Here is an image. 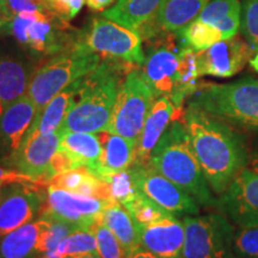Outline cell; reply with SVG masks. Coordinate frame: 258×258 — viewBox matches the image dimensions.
Masks as SVG:
<instances>
[{"instance_id": "obj_1", "label": "cell", "mask_w": 258, "mask_h": 258, "mask_svg": "<svg viewBox=\"0 0 258 258\" xmlns=\"http://www.w3.org/2000/svg\"><path fill=\"white\" fill-rule=\"evenodd\" d=\"M190 147L213 192L221 195L247 165L243 138L225 121L189 105L182 116Z\"/></svg>"}, {"instance_id": "obj_2", "label": "cell", "mask_w": 258, "mask_h": 258, "mask_svg": "<svg viewBox=\"0 0 258 258\" xmlns=\"http://www.w3.org/2000/svg\"><path fill=\"white\" fill-rule=\"evenodd\" d=\"M148 165L185 190L201 207H218V200L190 147L182 120H175L169 125L151 153Z\"/></svg>"}, {"instance_id": "obj_3", "label": "cell", "mask_w": 258, "mask_h": 258, "mask_svg": "<svg viewBox=\"0 0 258 258\" xmlns=\"http://www.w3.org/2000/svg\"><path fill=\"white\" fill-rule=\"evenodd\" d=\"M121 83L117 66L101 62L82 79L78 93L57 132L97 134L108 131Z\"/></svg>"}, {"instance_id": "obj_4", "label": "cell", "mask_w": 258, "mask_h": 258, "mask_svg": "<svg viewBox=\"0 0 258 258\" xmlns=\"http://www.w3.org/2000/svg\"><path fill=\"white\" fill-rule=\"evenodd\" d=\"M189 105L246 131L258 132V79L227 84H202L189 97Z\"/></svg>"}, {"instance_id": "obj_5", "label": "cell", "mask_w": 258, "mask_h": 258, "mask_svg": "<svg viewBox=\"0 0 258 258\" xmlns=\"http://www.w3.org/2000/svg\"><path fill=\"white\" fill-rule=\"evenodd\" d=\"M101 64V55L77 44L61 51L32 74L27 95L37 108V114L62 90L93 72Z\"/></svg>"}, {"instance_id": "obj_6", "label": "cell", "mask_w": 258, "mask_h": 258, "mask_svg": "<svg viewBox=\"0 0 258 258\" xmlns=\"http://www.w3.org/2000/svg\"><path fill=\"white\" fill-rule=\"evenodd\" d=\"M8 31L25 49L42 56L56 55L78 42V38L73 36V29L69 22H64L51 10L15 15Z\"/></svg>"}, {"instance_id": "obj_7", "label": "cell", "mask_w": 258, "mask_h": 258, "mask_svg": "<svg viewBox=\"0 0 258 258\" xmlns=\"http://www.w3.org/2000/svg\"><path fill=\"white\" fill-rule=\"evenodd\" d=\"M183 258H234L235 230L225 214L188 215L183 218Z\"/></svg>"}, {"instance_id": "obj_8", "label": "cell", "mask_w": 258, "mask_h": 258, "mask_svg": "<svg viewBox=\"0 0 258 258\" xmlns=\"http://www.w3.org/2000/svg\"><path fill=\"white\" fill-rule=\"evenodd\" d=\"M154 98L143 72L131 71L121 83L108 131L138 144Z\"/></svg>"}, {"instance_id": "obj_9", "label": "cell", "mask_w": 258, "mask_h": 258, "mask_svg": "<svg viewBox=\"0 0 258 258\" xmlns=\"http://www.w3.org/2000/svg\"><path fill=\"white\" fill-rule=\"evenodd\" d=\"M78 44L99 55L125 63L144 66L146 56L140 31L106 18H95Z\"/></svg>"}, {"instance_id": "obj_10", "label": "cell", "mask_w": 258, "mask_h": 258, "mask_svg": "<svg viewBox=\"0 0 258 258\" xmlns=\"http://www.w3.org/2000/svg\"><path fill=\"white\" fill-rule=\"evenodd\" d=\"M129 172L139 191L170 214L184 218L200 213L201 206L191 195L151 165L134 163L129 167Z\"/></svg>"}, {"instance_id": "obj_11", "label": "cell", "mask_w": 258, "mask_h": 258, "mask_svg": "<svg viewBox=\"0 0 258 258\" xmlns=\"http://www.w3.org/2000/svg\"><path fill=\"white\" fill-rule=\"evenodd\" d=\"M110 201L89 198L49 185L40 215L66 222L76 228L91 230L97 222L102 221L103 212Z\"/></svg>"}, {"instance_id": "obj_12", "label": "cell", "mask_w": 258, "mask_h": 258, "mask_svg": "<svg viewBox=\"0 0 258 258\" xmlns=\"http://www.w3.org/2000/svg\"><path fill=\"white\" fill-rule=\"evenodd\" d=\"M218 200V208L239 228L258 227V172L245 167Z\"/></svg>"}, {"instance_id": "obj_13", "label": "cell", "mask_w": 258, "mask_h": 258, "mask_svg": "<svg viewBox=\"0 0 258 258\" xmlns=\"http://www.w3.org/2000/svg\"><path fill=\"white\" fill-rule=\"evenodd\" d=\"M254 51L246 41L235 36L213 44L208 49L196 51L200 76L230 78L250 62Z\"/></svg>"}, {"instance_id": "obj_14", "label": "cell", "mask_w": 258, "mask_h": 258, "mask_svg": "<svg viewBox=\"0 0 258 258\" xmlns=\"http://www.w3.org/2000/svg\"><path fill=\"white\" fill-rule=\"evenodd\" d=\"M60 147L57 132L28 139L8 157L10 167L30 176L40 184L49 182L50 164Z\"/></svg>"}, {"instance_id": "obj_15", "label": "cell", "mask_w": 258, "mask_h": 258, "mask_svg": "<svg viewBox=\"0 0 258 258\" xmlns=\"http://www.w3.org/2000/svg\"><path fill=\"white\" fill-rule=\"evenodd\" d=\"M37 188L27 184L8 186L0 200V239L41 214L46 199Z\"/></svg>"}, {"instance_id": "obj_16", "label": "cell", "mask_w": 258, "mask_h": 258, "mask_svg": "<svg viewBox=\"0 0 258 258\" xmlns=\"http://www.w3.org/2000/svg\"><path fill=\"white\" fill-rule=\"evenodd\" d=\"M51 227L50 219L40 215L0 239V258H43Z\"/></svg>"}, {"instance_id": "obj_17", "label": "cell", "mask_w": 258, "mask_h": 258, "mask_svg": "<svg viewBox=\"0 0 258 258\" xmlns=\"http://www.w3.org/2000/svg\"><path fill=\"white\" fill-rule=\"evenodd\" d=\"M180 49L171 44H160L146 57L143 74L156 97L175 99Z\"/></svg>"}, {"instance_id": "obj_18", "label": "cell", "mask_w": 258, "mask_h": 258, "mask_svg": "<svg viewBox=\"0 0 258 258\" xmlns=\"http://www.w3.org/2000/svg\"><path fill=\"white\" fill-rule=\"evenodd\" d=\"M184 238V224L175 215L141 226V247L158 258H183Z\"/></svg>"}, {"instance_id": "obj_19", "label": "cell", "mask_w": 258, "mask_h": 258, "mask_svg": "<svg viewBox=\"0 0 258 258\" xmlns=\"http://www.w3.org/2000/svg\"><path fill=\"white\" fill-rule=\"evenodd\" d=\"M36 115V105L28 95L3 111L0 115V152L10 157L21 146Z\"/></svg>"}, {"instance_id": "obj_20", "label": "cell", "mask_w": 258, "mask_h": 258, "mask_svg": "<svg viewBox=\"0 0 258 258\" xmlns=\"http://www.w3.org/2000/svg\"><path fill=\"white\" fill-rule=\"evenodd\" d=\"M180 111L176 108L172 101L167 97H156L151 110L145 121L143 132L137 145V158L135 163L148 165L150 156L157 146L158 141L165 133L169 125L175 120H178Z\"/></svg>"}, {"instance_id": "obj_21", "label": "cell", "mask_w": 258, "mask_h": 258, "mask_svg": "<svg viewBox=\"0 0 258 258\" xmlns=\"http://www.w3.org/2000/svg\"><path fill=\"white\" fill-rule=\"evenodd\" d=\"M102 146V156L96 175L104 180L106 177L131 167L137 158V143L109 131L97 133Z\"/></svg>"}, {"instance_id": "obj_22", "label": "cell", "mask_w": 258, "mask_h": 258, "mask_svg": "<svg viewBox=\"0 0 258 258\" xmlns=\"http://www.w3.org/2000/svg\"><path fill=\"white\" fill-rule=\"evenodd\" d=\"M59 133V132H57ZM60 150L72 161L74 170L85 169L96 175L102 156V146L97 134L80 132H62Z\"/></svg>"}, {"instance_id": "obj_23", "label": "cell", "mask_w": 258, "mask_h": 258, "mask_svg": "<svg viewBox=\"0 0 258 258\" xmlns=\"http://www.w3.org/2000/svg\"><path fill=\"white\" fill-rule=\"evenodd\" d=\"M82 79L77 80L76 83H73L69 88H66L60 93H57L44 106L43 110L38 112L34 122H32L30 129H29L27 135L24 137L23 141L37 137V135L51 134L59 131L64 117H66L67 111H69L71 105H72L74 98H76V95L78 93Z\"/></svg>"}, {"instance_id": "obj_24", "label": "cell", "mask_w": 258, "mask_h": 258, "mask_svg": "<svg viewBox=\"0 0 258 258\" xmlns=\"http://www.w3.org/2000/svg\"><path fill=\"white\" fill-rule=\"evenodd\" d=\"M161 3L163 0H117L111 8L103 11L102 16L141 31L153 23Z\"/></svg>"}, {"instance_id": "obj_25", "label": "cell", "mask_w": 258, "mask_h": 258, "mask_svg": "<svg viewBox=\"0 0 258 258\" xmlns=\"http://www.w3.org/2000/svg\"><path fill=\"white\" fill-rule=\"evenodd\" d=\"M102 221L120 241L127 257L141 247V226L120 203L111 200L103 212Z\"/></svg>"}, {"instance_id": "obj_26", "label": "cell", "mask_w": 258, "mask_h": 258, "mask_svg": "<svg viewBox=\"0 0 258 258\" xmlns=\"http://www.w3.org/2000/svg\"><path fill=\"white\" fill-rule=\"evenodd\" d=\"M209 2L211 0H163L154 22L161 30L179 34L199 17Z\"/></svg>"}, {"instance_id": "obj_27", "label": "cell", "mask_w": 258, "mask_h": 258, "mask_svg": "<svg viewBox=\"0 0 258 258\" xmlns=\"http://www.w3.org/2000/svg\"><path fill=\"white\" fill-rule=\"evenodd\" d=\"M30 74L25 64L15 57H0V115L12 103L27 95Z\"/></svg>"}, {"instance_id": "obj_28", "label": "cell", "mask_w": 258, "mask_h": 258, "mask_svg": "<svg viewBox=\"0 0 258 258\" xmlns=\"http://www.w3.org/2000/svg\"><path fill=\"white\" fill-rule=\"evenodd\" d=\"M49 185L89 198L111 200L110 186L85 169L70 170L50 179Z\"/></svg>"}, {"instance_id": "obj_29", "label": "cell", "mask_w": 258, "mask_h": 258, "mask_svg": "<svg viewBox=\"0 0 258 258\" xmlns=\"http://www.w3.org/2000/svg\"><path fill=\"white\" fill-rule=\"evenodd\" d=\"M198 18L219 29L226 40L240 30L241 4L239 0H211Z\"/></svg>"}, {"instance_id": "obj_30", "label": "cell", "mask_w": 258, "mask_h": 258, "mask_svg": "<svg viewBox=\"0 0 258 258\" xmlns=\"http://www.w3.org/2000/svg\"><path fill=\"white\" fill-rule=\"evenodd\" d=\"M177 35L182 41L183 47L191 48L195 51L208 49L213 44L225 40L224 35L219 29L199 18H196L195 21L186 25Z\"/></svg>"}, {"instance_id": "obj_31", "label": "cell", "mask_w": 258, "mask_h": 258, "mask_svg": "<svg viewBox=\"0 0 258 258\" xmlns=\"http://www.w3.org/2000/svg\"><path fill=\"white\" fill-rule=\"evenodd\" d=\"M123 207L131 213L132 217L140 226L153 225L172 215L147 199L139 190L133 198L124 203Z\"/></svg>"}, {"instance_id": "obj_32", "label": "cell", "mask_w": 258, "mask_h": 258, "mask_svg": "<svg viewBox=\"0 0 258 258\" xmlns=\"http://www.w3.org/2000/svg\"><path fill=\"white\" fill-rule=\"evenodd\" d=\"M96 235L97 253L101 258H127L125 251L115 234L103 221L97 222L91 228Z\"/></svg>"}, {"instance_id": "obj_33", "label": "cell", "mask_w": 258, "mask_h": 258, "mask_svg": "<svg viewBox=\"0 0 258 258\" xmlns=\"http://www.w3.org/2000/svg\"><path fill=\"white\" fill-rule=\"evenodd\" d=\"M240 30L254 53L258 51V0H243Z\"/></svg>"}, {"instance_id": "obj_34", "label": "cell", "mask_w": 258, "mask_h": 258, "mask_svg": "<svg viewBox=\"0 0 258 258\" xmlns=\"http://www.w3.org/2000/svg\"><path fill=\"white\" fill-rule=\"evenodd\" d=\"M234 258H258V227L235 230Z\"/></svg>"}, {"instance_id": "obj_35", "label": "cell", "mask_w": 258, "mask_h": 258, "mask_svg": "<svg viewBox=\"0 0 258 258\" xmlns=\"http://www.w3.org/2000/svg\"><path fill=\"white\" fill-rule=\"evenodd\" d=\"M85 3L86 0H48L51 11L64 22H70L76 17Z\"/></svg>"}, {"instance_id": "obj_36", "label": "cell", "mask_w": 258, "mask_h": 258, "mask_svg": "<svg viewBox=\"0 0 258 258\" xmlns=\"http://www.w3.org/2000/svg\"><path fill=\"white\" fill-rule=\"evenodd\" d=\"M0 183L5 184H27V185H37L40 186V183H37L30 176L25 175L21 171L14 169L10 166L0 165Z\"/></svg>"}, {"instance_id": "obj_37", "label": "cell", "mask_w": 258, "mask_h": 258, "mask_svg": "<svg viewBox=\"0 0 258 258\" xmlns=\"http://www.w3.org/2000/svg\"><path fill=\"white\" fill-rule=\"evenodd\" d=\"M6 2L14 16L21 12L50 10L48 0H6Z\"/></svg>"}, {"instance_id": "obj_38", "label": "cell", "mask_w": 258, "mask_h": 258, "mask_svg": "<svg viewBox=\"0 0 258 258\" xmlns=\"http://www.w3.org/2000/svg\"><path fill=\"white\" fill-rule=\"evenodd\" d=\"M12 17H14V15H12L11 10L9 8L8 2L6 0H0V32L8 30V27Z\"/></svg>"}, {"instance_id": "obj_39", "label": "cell", "mask_w": 258, "mask_h": 258, "mask_svg": "<svg viewBox=\"0 0 258 258\" xmlns=\"http://www.w3.org/2000/svg\"><path fill=\"white\" fill-rule=\"evenodd\" d=\"M116 2L117 0H86V4L93 11H105L112 4H116Z\"/></svg>"}, {"instance_id": "obj_40", "label": "cell", "mask_w": 258, "mask_h": 258, "mask_svg": "<svg viewBox=\"0 0 258 258\" xmlns=\"http://www.w3.org/2000/svg\"><path fill=\"white\" fill-rule=\"evenodd\" d=\"M127 258H158L157 256H154L153 253L148 252L147 250L143 249V247H139L138 250H135L133 253H131Z\"/></svg>"}, {"instance_id": "obj_41", "label": "cell", "mask_w": 258, "mask_h": 258, "mask_svg": "<svg viewBox=\"0 0 258 258\" xmlns=\"http://www.w3.org/2000/svg\"><path fill=\"white\" fill-rule=\"evenodd\" d=\"M250 64H251V67H252V69L258 73V51L257 53H254L253 56L251 57Z\"/></svg>"}, {"instance_id": "obj_42", "label": "cell", "mask_w": 258, "mask_h": 258, "mask_svg": "<svg viewBox=\"0 0 258 258\" xmlns=\"http://www.w3.org/2000/svg\"><path fill=\"white\" fill-rule=\"evenodd\" d=\"M70 258H101V257H99V254L97 252H92V253L79 254V256H74V257H70Z\"/></svg>"}, {"instance_id": "obj_43", "label": "cell", "mask_w": 258, "mask_h": 258, "mask_svg": "<svg viewBox=\"0 0 258 258\" xmlns=\"http://www.w3.org/2000/svg\"><path fill=\"white\" fill-rule=\"evenodd\" d=\"M9 185H11V184H5V183H0V200H2L3 196H4V194H5L6 189H8Z\"/></svg>"}, {"instance_id": "obj_44", "label": "cell", "mask_w": 258, "mask_h": 258, "mask_svg": "<svg viewBox=\"0 0 258 258\" xmlns=\"http://www.w3.org/2000/svg\"><path fill=\"white\" fill-rule=\"evenodd\" d=\"M250 169H252L253 171H257V172H258V158H256V159L252 160Z\"/></svg>"}]
</instances>
